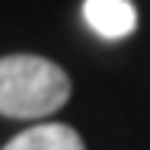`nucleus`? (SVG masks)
Listing matches in <instances>:
<instances>
[{
    "label": "nucleus",
    "instance_id": "obj_1",
    "mask_svg": "<svg viewBox=\"0 0 150 150\" xmlns=\"http://www.w3.org/2000/svg\"><path fill=\"white\" fill-rule=\"evenodd\" d=\"M70 99V80L54 61L38 54L0 58V115L48 118Z\"/></svg>",
    "mask_w": 150,
    "mask_h": 150
},
{
    "label": "nucleus",
    "instance_id": "obj_2",
    "mask_svg": "<svg viewBox=\"0 0 150 150\" xmlns=\"http://www.w3.org/2000/svg\"><path fill=\"white\" fill-rule=\"evenodd\" d=\"M83 19L96 35L118 42L137 29V10L131 0H83Z\"/></svg>",
    "mask_w": 150,
    "mask_h": 150
},
{
    "label": "nucleus",
    "instance_id": "obj_3",
    "mask_svg": "<svg viewBox=\"0 0 150 150\" xmlns=\"http://www.w3.org/2000/svg\"><path fill=\"white\" fill-rule=\"evenodd\" d=\"M3 150H86V147H83V137L70 125L48 121V125H32V128H26L23 134H16Z\"/></svg>",
    "mask_w": 150,
    "mask_h": 150
}]
</instances>
